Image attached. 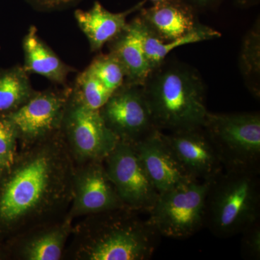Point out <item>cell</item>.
<instances>
[{"instance_id": "obj_5", "label": "cell", "mask_w": 260, "mask_h": 260, "mask_svg": "<svg viewBox=\"0 0 260 260\" xmlns=\"http://www.w3.org/2000/svg\"><path fill=\"white\" fill-rule=\"evenodd\" d=\"M211 181L193 179L159 194L148 220L160 237L186 239L205 227Z\"/></svg>"}, {"instance_id": "obj_10", "label": "cell", "mask_w": 260, "mask_h": 260, "mask_svg": "<svg viewBox=\"0 0 260 260\" xmlns=\"http://www.w3.org/2000/svg\"><path fill=\"white\" fill-rule=\"evenodd\" d=\"M109 178L124 206L138 213H149L158 199L155 189L134 146L119 141L104 160Z\"/></svg>"}, {"instance_id": "obj_8", "label": "cell", "mask_w": 260, "mask_h": 260, "mask_svg": "<svg viewBox=\"0 0 260 260\" xmlns=\"http://www.w3.org/2000/svg\"><path fill=\"white\" fill-rule=\"evenodd\" d=\"M72 86L37 91L23 105L8 114L14 124L20 148L49 139L61 131Z\"/></svg>"}, {"instance_id": "obj_6", "label": "cell", "mask_w": 260, "mask_h": 260, "mask_svg": "<svg viewBox=\"0 0 260 260\" xmlns=\"http://www.w3.org/2000/svg\"><path fill=\"white\" fill-rule=\"evenodd\" d=\"M224 169L260 170L259 113L214 114L203 124Z\"/></svg>"}, {"instance_id": "obj_4", "label": "cell", "mask_w": 260, "mask_h": 260, "mask_svg": "<svg viewBox=\"0 0 260 260\" xmlns=\"http://www.w3.org/2000/svg\"><path fill=\"white\" fill-rule=\"evenodd\" d=\"M260 170L224 169L210 184L205 227L219 238L235 237L260 218Z\"/></svg>"}, {"instance_id": "obj_28", "label": "cell", "mask_w": 260, "mask_h": 260, "mask_svg": "<svg viewBox=\"0 0 260 260\" xmlns=\"http://www.w3.org/2000/svg\"><path fill=\"white\" fill-rule=\"evenodd\" d=\"M8 259L6 252H5L3 242H0V260Z\"/></svg>"}, {"instance_id": "obj_26", "label": "cell", "mask_w": 260, "mask_h": 260, "mask_svg": "<svg viewBox=\"0 0 260 260\" xmlns=\"http://www.w3.org/2000/svg\"><path fill=\"white\" fill-rule=\"evenodd\" d=\"M78 0H29L37 8L42 10H56L67 8Z\"/></svg>"}, {"instance_id": "obj_20", "label": "cell", "mask_w": 260, "mask_h": 260, "mask_svg": "<svg viewBox=\"0 0 260 260\" xmlns=\"http://www.w3.org/2000/svg\"><path fill=\"white\" fill-rule=\"evenodd\" d=\"M36 92L23 66L0 70V114L17 110Z\"/></svg>"}, {"instance_id": "obj_1", "label": "cell", "mask_w": 260, "mask_h": 260, "mask_svg": "<svg viewBox=\"0 0 260 260\" xmlns=\"http://www.w3.org/2000/svg\"><path fill=\"white\" fill-rule=\"evenodd\" d=\"M74 169L61 131L20 148L0 178V242L64 217L73 200Z\"/></svg>"}, {"instance_id": "obj_14", "label": "cell", "mask_w": 260, "mask_h": 260, "mask_svg": "<svg viewBox=\"0 0 260 260\" xmlns=\"http://www.w3.org/2000/svg\"><path fill=\"white\" fill-rule=\"evenodd\" d=\"M132 145L159 194L193 179L178 160L160 130Z\"/></svg>"}, {"instance_id": "obj_30", "label": "cell", "mask_w": 260, "mask_h": 260, "mask_svg": "<svg viewBox=\"0 0 260 260\" xmlns=\"http://www.w3.org/2000/svg\"><path fill=\"white\" fill-rule=\"evenodd\" d=\"M151 1H153V3H160V2L162 1V0H151Z\"/></svg>"}, {"instance_id": "obj_11", "label": "cell", "mask_w": 260, "mask_h": 260, "mask_svg": "<svg viewBox=\"0 0 260 260\" xmlns=\"http://www.w3.org/2000/svg\"><path fill=\"white\" fill-rule=\"evenodd\" d=\"M123 208L126 207L108 175L104 160L75 165L73 200L66 215L68 218L74 220Z\"/></svg>"}, {"instance_id": "obj_24", "label": "cell", "mask_w": 260, "mask_h": 260, "mask_svg": "<svg viewBox=\"0 0 260 260\" xmlns=\"http://www.w3.org/2000/svg\"><path fill=\"white\" fill-rule=\"evenodd\" d=\"M18 135L14 124L8 114H0V156L10 166L18 150Z\"/></svg>"}, {"instance_id": "obj_29", "label": "cell", "mask_w": 260, "mask_h": 260, "mask_svg": "<svg viewBox=\"0 0 260 260\" xmlns=\"http://www.w3.org/2000/svg\"><path fill=\"white\" fill-rule=\"evenodd\" d=\"M196 3H199L200 5H205L207 3H210L212 0H194Z\"/></svg>"}, {"instance_id": "obj_27", "label": "cell", "mask_w": 260, "mask_h": 260, "mask_svg": "<svg viewBox=\"0 0 260 260\" xmlns=\"http://www.w3.org/2000/svg\"><path fill=\"white\" fill-rule=\"evenodd\" d=\"M9 168L6 162L5 161L4 159L0 156V178L3 175L5 171Z\"/></svg>"}, {"instance_id": "obj_18", "label": "cell", "mask_w": 260, "mask_h": 260, "mask_svg": "<svg viewBox=\"0 0 260 260\" xmlns=\"http://www.w3.org/2000/svg\"><path fill=\"white\" fill-rule=\"evenodd\" d=\"M23 69L27 73L40 75L59 85H64L73 69L61 60L39 37L37 28L30 26L23 38Z\"/></svg>"}, {"instance_id": "obj_17", "label": "cell", "mask_w": 260, "mask_h": 260, "mask_svg": "<svg viewBox=\"0 0 260 260\" xmlns=\"http://www.w3.org/2000/svg\"><path fill=\"white\" fill-rule=\"evenodd\" d=\"M144 2L122 13H114L95 2L91 9L78 10L75 17L78 26L85 34L92 51L101 50L107 43L114 39L126 26V18L131 13L140 9Z\"/></svg>"}, {"instance_id": "obj_22", "label": "cell", "mask_w": 260, "mask_h": 260, "mask_svg": "<svg viewBox=\"0 0 260 260\" xmlns=\"http://www.w3.org/2000/svg\"><path fill=\"white\" fill-rule=\"evenodd\" d=\"M72 92L86 107L95 110H99L113 93L86 69L76 78Z\"/></svg>"}, {"instance_id": "obj_13", "label": "cell", "mask_w": 260, "mask_h": 260, "mask_svg": "<svg viewBox=\"0 0 260 260\" xmlns=\"http://www.w3.org/2000/svg\"><path fill=\"white\" fill-rule=\"evenodd\" d=\"M164 135L178 160L192 179L213 180L223 170L218 154L203 126Z\"/></svg>"}, {"instance_id": "obj_9", "label": "cell", "mask_w": 260, "mask_h": 260, "mask_svg": "<svg viewBox=\"0 0 260 260\" xmlns=\"http://www.w3.org/2000/svg\"><path fill=\"white\" fill-rule=\"evenodd\" d=\"M99 113L119 141L129 144L138 143L158 129L143 85L124 83L112 94Z\"/></svg>"}, {"instance_id": "obj_3", "label": "cell", "mask_w": 260, "mask_h": 260, "mask_svg": "<svg viewBox=\"0 0 260 260\" xmlns=\"http://www.w3.org/2000/svg\"><path fill=\"white\" fill-rule=\"evenodd\" d=\"M143 87L157 129L174 132L204 124L208 113L205 87L194 68L164 61Z\"/></svg>"}, {"instance_id": "obj_21", "label": "cell", "mask_w": 260, "mask_h": 260, "mask_svg": "<svg viewBox=\"0 0 260 260\" xmlns=\"http://www.w3.org/2000/svg\"><path fill=\"white\" fill-rule=\"evenodd\" d=\"M239 67L246 87L256 99L260 96V23L259 20L243 39Z\"/></svg>"}, {"instance_id": "obj_7", "label": "cell", "mask_w": 260, "mask_h": 260, "mask_svg": "<svg viewBox=\"0 0 260 260\" xmlns=\"http://www.w3.org/2000/svg\"><path fill=\"white\" fill-rule=\"evenodd\" d=\"M61 133L75 165L104 160L119 141L106 125L99 110L86 107L72 90Z\"/></svg>"}, {"instance_id": "obj_12", "label": "cell", "mask_w": 260, "mask_h": 260, "mask_svg": "<svg viewBox=\"0 0 260 260\" xmlns=\"http://www.w3.org/2000/svg\"><path fill=\"white\" fill-rule=\"evenodd\" d=\"M73 220L63 218L39 224L3 242L8 259L61 260L71 237Z\"/></svg>"}, {"instance_id": "obj_2", "label": "cell", "mask_w": 260, "mask_h": 260, "mask_svg": "<svg viewBox=\"0 0 260 260\" xmlns=\"http://www.w3.org/2000/svg\"><path fill=\"white\" fill-rule=\"evenodd\" d=\"M138 213L123 208L83 217L73 225L62 259H150L161 237Z\"/></svg>"}, {"instance_id": "obj_23", "label": "cell", "mask_w": 260, "mask_h": 260, "mask_svg": "<svg viewBox=\"0 0 260 260\" xmlns=\"http://www.w3.org/2000/svg\"><path fill=\"white\" fill-rule=\"evenodd\" d=\"M86 70L112 93L125 82L122 65L111 53L96 56Z\"/></svg>"}, {"instance_id": "obj_25", "label": "cell", "mask_w": 260, "mask_h": 260, "mask_svg": "<svg viewBox=\"0 0 260 260\" xmlns=\"http://www.w3.org/2000/svg\"><path fill=\"white\" fill-rule=\"evenodd\" d=\"M241 234L242 256L246 259H260V218L246 228Z\"/></svg>"}, {"instance_id": "obj_15", "label": "cell", "mask_w": 260, "mask_h": 260, "mask_svg": "<svg viewBox=\"0 0 260 260\" xmlns=\"http://www.w3.org/2000/svg\"><path fill=\"white\" fill-rule=\"evenodd\" d=\"M143 32L144 25L138 17L109 42V53L119 61L125 72L124 83L143 85L152 72L143 48Z\"/></svg>"}, {"instance_id": "obj_19", "label": "cell", "mask_w": 260, "mask_h": 260, "mask_svg": "<svg viewBox=\"0 0 260 260\" xmlns=\"http://www.w3.org/2000/svg\"><path fill=\"white\" fill-rule=\"evenodd\" d=\"M143 25V48L152 71L164 62L169 53L177 48L187 44L212 40L221 36L215 29L198 23L194 28L184 37L172 42H164L150 34L144 23Z\"/></svg>"}, {"instance_id": "obj_16", "label": "cell", "mask_w": 260, "mask_h": 260, "mask_svg": "<svg viewBox=\"0 0 260 260\" xmlns=\"http://www.w3.org/2000/svg\"><path fill=\"white\" fill-rule=\"evenodd\" d=\"M140 18L148 31L164 42L184 37L198 23L189 8L170 0L143 10Z\"/></svg>"}]
</instances>
